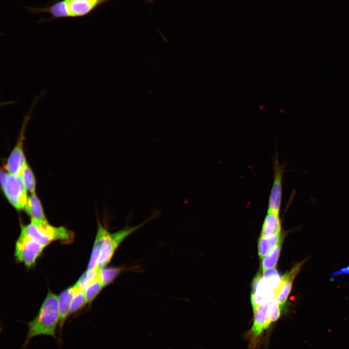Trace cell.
Here are the masks:
<instances>
[{
	"label": "cell",
	"mask_w": 349,
	"mask_h": 349,
	"mask_svg": "<svg viewBox=\"0 0 349 349\" xmlns=\"http://www.w3.org/2000/svg\"><path fill=\"white\" fill-rule=\"evenodd\" d=\"M59 322L58 296L48 290L35 317L27 323L28 332L21 349L27 347L30 341L37 336L48 335L56 338Z\"/></svg>",
	"instance_id": "cell-1"
},
{
	"label": "cell",
	"mask_w": 349,
	"mask_h": 349,
	"mask_svg": "<svg viewBox=\"0 0 349 349\" xmlns=\"http://www.w3.org/2000/svg\"><path fill=\"white\" fill-rule=\"evenodd\" d=\"M21 231L45 247L55 241L69 243L74 238L73 232L63 226L50 225L47 221L31 219L30 223L22 226Z\"/></svg>",
	"instance_id": "cell-2"
},
{
	"label": "cell",
	"mask_w": 349,
	"mask_h": 349,
	"mask_svg": "<svg viewBox=\"0 0 349 349\" xmlns=\"http://www.w3.org/2000/svg\"><path fill=\"white\" fill-rule=\"evenodd\" d=\"M155 217V216H151L140 224L132 227H126L113 233L110 232L105 228L98 261V269H100L106 267L122 242L132 233L142 227Z\"/></svg>",
	"instance_id": "cell-3"
},
{
	"label": "cell",
	"mask_w": 349,
	"mask_h": 349,
	"mask_svg": "<svg viewBox=\"0 0 349 349\" xmlns=\"http://www.w3.org/2000/svg\"><path fill=\"white\" fill-rule=\"evenodd\" d=\"M0 176L1 188L8 201L16 210L25 209L29 197L21 177L3 170Z\"/></svg>",
	"instance_id": "cell-4"
},
{
	"label": "cell",
	"mask_w": 349,
	"mask_h": 349,
	"mask_svg": "<svg viewBox=\"0 0 349 349\" xmlns=\"http://www.w3.org/2000/svg\"><path fill=\"white\" fill-rule=\"evenodd\" d=\"M269 299L253 311L252 326L244 334L245 339L249 342V349H256L260 345L265 332L272 323L270 316Z\"/></svg>",
	"instance_id": "cell-5"
},
{
	"label": "cell",
	"mask_w": 349,
	"mask_h": 349,
	"mask_svg": "<svg viewBox=\"0 0 349 349\" xmlns=\"http://www.w3.org/2000/svg\"><path fill=\"white\" fill-rule=\"evenodd\" d=\"M45 247L21 231L15 244L16 260L28 268L33 266Z\"/></svg>",
	"instance_id": "cell-6"
},
{
	"label": "cell",
	"mask_w": 349,
	"mask_h": 349,
	"mask_svg": "<svg viewBox=\"0 0 349 349\" xmlns=\"http://www.w3.org/2000/svg\"><path fill=\"white\" fill-rule=\"evenodd\" d=\"M284 171V167L280 164L278 157L276 155L273 159L274 179L269 198L267 211L279 214L281 206Z\"/></svg>",
	"instance_id": "cell-7"
},
{
	"label": "cell",
	"mask_w": 349,
	"mask_h": 349,
	"mask_svg": "<svg viewBox=\"0 0 349 349\" xmlns=\"http://www.w3.org/2000/svg\"><path fill=\"white\" fill-rule=\"evenodd\" d=\"M24 124L16 144L10 153L5 165L6 171L11 174L20 176L27 163L23 151L24 134L25 124Z\"/></svg>",
	"instance_id": "cell-8"
},
{
	"label": "cell",
	"mask_w": 349,
	"mask_h": 349,
	"mask_svg": "<svg viewBox=\"0 0 349 349\" xmlns=\"http://www.w3.org/2000/svg\"><path fill=\"white\" fill-rule=\"evenodd\" d=\"M274 297V293L264 282L263 276L259 272L252 283L251 303L253 311L262 305L267 300Z\"/></svg>",
	"instance_id": "cell-9"
},
{
	"label": "cell",
	"mask_w": 349,
	"mask_h": 349,
	"mask_svg": "<svg viewBox=\"0 0 349 349\" xmlns=\"http://www.w3.org/2000/svg\"><path fill=\"white\" fill-rule=\"evenodd\" d=\"M74 285L63 290L58 296V305L59 312V328L60 334L64 324L70 314L72 301L76 291Z\"/></svg>",
	"instance_id": "cell-10"
},
{
	"label": "cell",
	"mask_w": 349,
	"mask_h": 349,
	"mask_svg": "<svg viewBox=\"0 0 349 349\" xmlns=\"http://www.w3.org/2000/svg\"><path fill=\"white\" fill-rule=\"evenodd\" d=\"M70 17L85 16L106 0H65Z\"/></svg>",
	"instance_id": "cell-11"
},
{
	"label": "cell",
	"mask_w": 349,
	"mask_h": 349,
	"mask_svg": "<svg viewBox=\"0 0 349 349\" xmlns=\"http://www.w3.org/2000/svg\"><path fill=\"white\" fill-rule=\"evenodd\" d=\"M304 261L297 264L290 271L286 272L281 277V286L279 292L276 296L281 307L286 303L291 291L293 280Z\"/></svg>",
	"instance_id": "cell-12"
},
{
	"label": "cell",
	"mask_w": 349,
	"mask_h": 349,
	"mask_svg": "<svg viewBox=\"0 0 349 349\" xmlns=\"http://www.w3.org/2000/svg\"><path fill=\"white\" fill-rule=\"evenodd\" d=\"M281 229L279 214L267 211L263 223L261 236L267 237L279 234Z\"/></svg>",
	"instance_id": "cell-13"
},
{
	"label": "cell",
	"mask_w": 349,
	"mask_h": 349,
	"mask_svg": "<svg viewBox=\"0 0 349 349\" xmlns=\"http://www.w3.org/2000/svg\"><path fill=\"white\" fill-rule=\"evenodd\" d=\"M105 228L100 222L98 223L96 235L94 243L87 270L98 269L97 264L101 247L103 238Z\"/></svg>",
	"instance_id": "cell-14"
},
{
	"label": "cell",
	"mask_w": 349,
	"mask_h": 349,
	"mask_svg": "<svg viewBox=\"0 0 349 349\" xmlns=\"http://www.w3.org/2000/svg\"><path fill=\"white\" fill-rule=\"evenodd\" d=\"M25 210L31 219L47 221L40 200L36 193L29 197Z\"/></svg>",
	"instance_id": "cell-15"
},
{
	"label": "cell",
	"mask_w": 349,
	"mask_h": 349,
	"mask_svg": "<svg viewBox=\"0 0 349 349\" xmlns=\"http://www.w3.org/2000/svg\"><path fill=\"white\" fill-rule=\"evenodd\" d=\"M280 234L267 237L261 236L258 243V253L261 259L268 254L280 241Z\"/></svg>",
	"instance_id": "cell-16"
},
{
	"label": "cell",
	"mask_w": 349,
	"mask_h": 349,
	"mask_svg": "<svg viewBox=\"0 0 349 349\" xmlns=\"http://www.w3.org/2000/svg\"><path fill=\"white\" fill-rule=\"evenodd\" d=\"M263 278L269 289L273 292L276 297L280 289L282 279L276 269L263 271Z\"/></svg>",
	"instance_id": "cell-17"
},
{
	"label": "cell",
	"mask_w": 349,
	"mask_h": 349,
	"mask_svg": "<svg viewBox=\"0 0 349 349\" xmlns=\"http://www.w3.org/2000/svg\"><path fill=\"white\" fill-rule=\"evenodd\" d=\"M126 269L125 267H104L99 269L98 277L104 287L112 283L122 272Z\"/></svg>",
	"instance_id": "cell-18"
},
{
	"label": "cell",
	"mask_w": 349,
	"mask_h": 349,
	"mask_svg": "<svg viewBox=\"0 0 349 349\" xmlns=\"http://www.w3.org/2000/svg\"><path fill=\"white\" fill-rule=\"evenodd\" d=\"M38 11L48 13L56 18L70 17L65 0H59L49 7L38 9Z\"/></svg>",
	"instance_id": "cell-19"
},
{
	"label": "cell",
	"mask_w": 349,
	"mask_h": 349,
	"mask_svg": "<svg viewBox=\"0 0 349 349\" xmlns=\"http://www.w3.org/2000/svg\"><path fill=\"white\" fill-rule=\"evenodd\" d=\"M282 240L274 246L272 251L263 257L261 266L263 271L274 268L277 263L282 246Z\"/></svg>",
	"instance_id": "cell-20"
},
{
	"label": "cell",
	"mask_w": 349,
	"mask_h": 349,
	"mask_svg": "<svg viewBox=\"0 0 349 349\" xmlns=\"http://www.w3.org/2000/svg\"><path fill=\"white\" fill-rule=\"evenodd\" d=\"M99 269L86 270L79 278L74 285L76 288L80 291H84L86 288L98 277Z\"/></svg>",
	"instance_id": "cell-21"
},
{
	"label": "cell",
	"mask_w": 349,
	"mask_h": 349,
	"mask_svg": "<svg viewBox=\"0 0 349 349\" xmlns=\"http://www.w3.org/2000/svg\"><path fill=\"white\" fill-rule=\"evenodd\" d=\"M20 176L28 191L31 194L35 193L36 181L34 174L28 163L24 167Z\"/></svg>",
	"instance_id": "cell-22"
},
{
	"label": "cell",
	"mask_w": 349,
	"mask_h": 349,
	"mask_svg": "<svg viewBox=\"0 0 349 349\" xmlns=\"http://www.w3.org/2000/svg\"><path fill=\"white\" fill-rule=\"evenodd\" d=\"M104 287L99 278L98 277L91 283L85 289L84 292L87 303L90 304Z\"/></svg>",
	"instance_id": "cell-23"
},
{
	"label": "cell",
	"mask_w": 349,
	"mask_h": 349,
	"mask_svg": "<svg viewBox=\"0 0 349 349\" xmlns=\"http://www.w3.org/2000/svg\"><path fill=\"white\" fill-rule=\"evenodd\" d=\"M86 304L87 301L84 291H80L77 289L72 301L70 314L76 313Z\"/></svg>",
	"instance_id": "cell-24"
},
{
	"label": "cell",
	"mask_w": 349,
	"mask_h": 349,
	"mask_svg": "<svg viewBox=\"0 0 349 349\" xmlns=\"http://www.w3.org/2000/svg\"><path fill=\"white\" fill-rule=\"evenodd\" d=\"M270 316L272 323L275 322L279 318L281 314V306L276 297L269 299Z\"/></svg>",
	"instance_id": "cell-25"
},
{
	"label": "cell",
	"mask_w": 349,
	"mask_h": 349,
	"mask_svg": "<svg viewBox=\"0 0 349 349\" xmlns=\"http://www.w3.org/2000/svg\"><path fill=\"white\" fill-rule=\"evenodd\" d=\"M349 274V266L345 267L338 270L335 271L331 273L332 276H336L341 274Z\"/></svg>",
	"instance_id": "cell-26"
},
{
	"label": "cell",
	"mask_w": 349,
	"mask_h": 349,
	"mask_svg": "<svg viewBox=\"0 0 349 349\" xmlns=\"http://www.w3.org/2000/svg\"><path fill=\"white\" fill-rule=\"evenodd\" d=\"M150 0V1H152V0Z\"/></svg>",
	"instance_id": "cell-27"
},
{
	"label": "cell",
	"mask_w": 349,
	"mask_h": 349,
	"mask_svg": "<svg viewBox=\"0 0 349 349\" xmlns=\"http://www.w3.org/2000/svg\"><path fill=\"white\" fill-rule=\"evenodd\" d=\"M107 0V1H108V0Z\"/></svg>",
	"instance_id": "cell-28"
}]
</instances>
